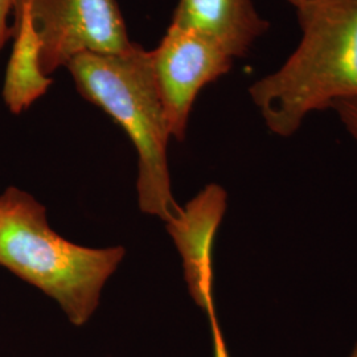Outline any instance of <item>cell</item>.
<instances>
[{"label":"cell","instance_id":"cell-2","mask_svg":"<svg viewBox=\"0 0 357 357\" xmlns=\"http://www.w3.org/2000/svg\"><path fill=\"white\" fill-rule=\"evenodd\" d=\"M123 258L122 246L93 249L66 241L29 193L15 187L1 193L0 265L54 299L72 324L84 326L93 317Z\"/></svg>","mask_w":357,"mask_h":357},{"label":"cell","instance_id":"cell-4","mask_svg":"<svg viewBox=\"0 0 357 357\" xmlns=\"http://www.w3.org/2000/svg\"><path fill=\"white\" fill-rule=\"evenodd\" d=\"M45 76L84 53L116 54L135 43L116 0H28Z\"/></svg>","mask_w":357,"mask_h":357},{"label":"cell","instance_id":"cell-1","mask_svg":"<svg viewBox=\"0 0 357 357\" xmlns=\"http://www.w3.org/2000/svg\"><path fill=\"white\" fill-rule=\"evenodd\" d=\"M298 16L299 44L249 89L266 128L281 138L312 113L357 100V0H320Z\"/></svg>","mask_w":357,"mask_h":357},{"label":"cell","instance_id":"cell-9","mask_svg":"<svg viewBox=\"0 0 357 357\" xmlns=\"http://www.w3.org/2000/svg\"><path fill=\"white\" fill-rule=\"evenodd\" d=\"M347 132L357 144V100L343 101L333 106Z\"/></svg>","mask_w":357,"mask_h":357},{"label":"cell","instance_id":"cell-3","mask_svg":"<svg viewBox=\"0 0 357 357\" xmlns=\"http://www.w3.org/2000/svg\"><path fill=\"white\" fill-rule=\"evenodd\" d=\"M68 70L78 93L125 130L139 156L138 196L142 212L167 224L180 212L167 162L171 138L153 76L151 51L134 44L116 54H78Z\"/></svg>","mask_w":357,"mask_h":357},{"label":"cell","instance_id":"cell-12","mask_svg":"<svg viewBox=\"0 0 357 357\" xmlns=\"http://www.w3.org/2000/svg\"><path fill=\"white\" fill-rule=\"evenodd\" d=\"M289 1L296 8V13H298V11L306 8L308 6H312V4L318 3L320 0H289Z\"/></svg>","mask_w":357,"mask_h":357},{"label":"cell","instance_id":"cell-6","mask_svg":"<svg viewBox=\"0 0 357 357\" xmlns=\"http://www.w3.org/2000/svg\"><path fill=\"white\" fill-rule=\"evenodd\" d=\"M225 211L227 192L217 184H209L168 222L183 257L188 290L205 312L215 307L212 250Z\"/></svg>","mask_w":357,"mask_h":357},{"label":"cell","instance_id":"cell-5","mask_svg":"<svg viewBox=\"0 0 357 357\" xmlns=\"http://www.w3.org/2000/svg\"><path fill=\"white\" fill-rule=\"evenodd\" d=\"M151 61L168 132L183 141L199 93L229 73L234 59L209 38L171 24Z\"/></svg>","mask_w":357,"mask_h":357},{"label":"cell","instance_id":"cell-10","mask_svg":"<svg viewBox=\"0 0 357 357\" xmlns=\"http://www.w3.org/2000/svg\"><path fill=\"white\" fill-rule=\"evenodd\" d=\"M208 315L209 324H211V333H212V345H213V357H230L228 345L225 342L224 333L221 330L220 321L217 318L216 307L211 308L205 312Z\"/></svg>","mask_w":357,"mask_h":357},{"label":"cell","instance_id":"cell-8","mask_svg":"<svg viewBox=\"0 0 357 357\" xmlns=\"http://www.w3.org/2000/svg\"><path fill=\"white\" fill-rule=\"evenodd\" d=\"M13 48L3 85V100L13 114H20L41 98L53 84L40 66V40L28 0H15Z\"/></svg>","mask_w":357,"mask_h":357},{"label":"cell","instance_id":"cell-7","mask_svg":"<svg viewBox=\"0 0 357 357\" xmlns=\"http://www.w3.org/2000/svg\"><path fill=\"white\" fill-rule=\"evenodd\" d=\"M171 24L209 38L233 59L246 56L268 29L255 0H178Z\"/></svg>","mask_w":357,"mask_h":357},{"label":"cell","instance_id":"cell-13","mask_svg":"<svg viewBox=\"0 0 357 357\" xmlns=\"http://www.w3.org/2000/svg\"><path fill=\"white\" fill-rule=\"evenodd\" d=\"M348 357H357V343L356 345H355V348L352 349V352H351V355Z\"/></svg>","mask_w":357,"mask_h":357},{"label":"cell","instance_id":"cell-11","mask_svg":"<svg viewBox=\"0 0 357 357\" xmlns=\"http://www.w3.org/2000/svg\"><path fill=\"white\" fill-rule=\"evenodd\" d=\"M15 0H0V51L13 38V26L8 24V16L13 10Z\"/></svg>","mask_w":357,"mask_h":357}]
</instances>
